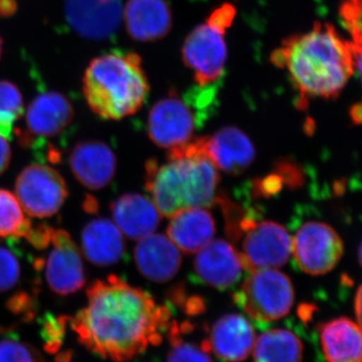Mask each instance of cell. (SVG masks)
<instances>
[{
    "label": "cell",
    "mask_w": 362,
    "mask_h": 362,
    "mask_svg": "<svg viewBox=\"0 0 362 362\" xmlns=\"http://www.w3.org/2000/svg\"><path fill=\"white\" fill-rule=\"evenodd\" d=\"M87 296L71 327L83 345L103 358L129 361L150 344H159L161 333L170 327L168 307L117 276L93 283Z\"/></svg>",
    "instance_id": "6da1fadb"
},
{
    "label": "cell",
    "mask_w": 362,
    "mask_h": 362,
    "mask_svg": "<svg viewBox=\"0 0 362 362\" xmlns=\"http://www.w3.org/2000/svg\"><path fill=\"white\" fill-rule=\"evenodd\" d=\"M271 61L287 71L299 94L298 105L304 108L310 98H337L356 71L350 42L324 23L286 37L272 52Z\"/></svg>",
    "instance_id": "7a4b0ae2"
},
{
    "label": "cell",
    "mask_w": 362,
    "mask_h": 362,
    "mask_svg": "<svg viewBox=\"0 0 362 362\" xmlns=\"http://www.w3.org/2000/svg\"><path fill=\"white\" fill-rule=\"evenodd\" d=\"M220 175L213 162L194 153L185 144L169 149L168 161L151 159L145 164V185L161 216L194 207H209L218 201Z\"/></svg>",
    "instance_id": "3957f363"
},
{
    "label": "cell",
    "mask_w": 362,
    "mask_h": 362,
    "mask_svg": "<svg viewBox=\"0 0 362 362\" xmlns=\"http://www.w3.org/2000/svg\"><path fill=\"white\" fill-rule=\"evenodd\" d=\"M82 90L88 106L97 116L120 120L141 109L149 83L139 54L117 51L90 62Z\"/></svg>",
    "instance_id": "277c9868"
},
{
    "label": "cell",
    "mask_w": 362,
    "mask_h": 362,
    "mask_svg": "<svg viewBox=\"0 0 362 362\" xmlns=\"http://www.w3.org/2000/svg\"><path fill=\"white\" fill-rule=\"evenodd\" d=\"M235 16L237 8L233 4H221L185 39L183 62L194 73L199 87H207L223 76L228 59L226 35Z\"/></svg>",
    "instance_id": "5b68a950"
},
{
    "label": "cell",
    "mask_w": 362,
    "mask_h": 362,
    "mask_svg": "<svg viewBox=\"0 0 362 362\" xmlns=\"http://www.w3.org/2000/svg\"><path fill=\"white\" fill-rule=\"evenodd\" d=\"M74 107L70 100L56 90L37 95L25 113V131L20 134L21 145L30 147L40 160L58 162L61 152L49 140L59 137L73 122Z\"/></svg>",
    "instance_id": "8992f818"
},
{
    "label": "cell",
    "mask_w": 362,
    "mask_h": 362,
    "mask_svg": "<svg viewBox=\"0 0 362 362\" xmlns=\"http://www.w3.org/2000/svg\"><path fill=\"white\" fill-rule=\"evenodd\" d=\"M295 294L291 279L275 269L250 272L233 301L252 320L271 323L289 314Z\"/></svg>",
    "instance_id": "52a82bcc"
},
{
    "label": "cell",
    "mask_w": 362,
    "mask_h": 362,
    "mask_svg": "<svg viewBox=\"0 0 362 362\" xmlns=\"http://www.w3.org/2000/svg\"><path fill=\"white\" fill-rule=\"evenodd\" d=\"M240 240L239 252L247 272L284 266L292 255L291 235L275 221L252 218L243 228Z\"/></svg>",
    "instance_id": "ba28073f"
},
{
    "label": "cell",
    "mask_w": 362,
    "mask_h": 362,
    "mask_svg": "<svg viewBox=\"0 0 362 362\" xmlns=\"http://www.w3.org/2000/svg\"><path fill=\"white\" fill-rule=\"evenodd\" d=\"M343 242L334 228L321 221H309L300 226L292 238L295 263L309 275L332 271L343 255Z\"/></svg>",
    "instance_id": "9c48e42d"
},
{
    "label": "cell",
    "mask_w": 362,
    "mask_h": 362,
    "mask_svg": "<svg viewBox=\"0 0 362 362\" xmlns=\"http://www.w3.org/2000/svg\"><path fill=\"white\" fill-rule=\"evenodd\" d=\"M16 197L26 214L37 218L58 213L68 197L66 181L45 164H32L21 171L16 182Z\"/></svg>",
    "instance_id": "30bf717a"
},
{
    "label": "cell",
    "mask_w": 362,
    "mask_h": 362,
    "mask_svg": "<svg viewBox=\"0 0 362 362\" xmlns=\"http://www.w3.org/2000/svg\"><path fill=\"white\" fill-rule=\"evenodd\" d=\"M202 117L176 93L162 98L149 112L147 133L163 148H173L192 139Z\"/></svg>",
    "instance_id": "8fae6325"
},
{
    "label": "cell",
    "mask_w": 362,
    "mask_h": 362,
    "mask_svg": "<svg viewBox=\"0 0 362 362\" xmlns=\"http://www.w3.org/2000/svg\"><path fill=\"white\" fill-rule=\"evenodd\" d=\"M123 7L121 0H65V18L83 39L99 42L115 35Z\"/></svg>",
    "instance_id": "7c38bea8"
},
{
    "label": "cell",
    "mask_w": 362,
    "mask_h": 362,
    "mask_svg": "<svg viewBox=\"0 0 362 362\" xmlns=\"http://www.w3.org/2000/svg\"><path fill=\"white\" fill-rule=\"evenodd\" d=\"M52 249L45 263V275L52 292L66 296L84 287L85 269L82 256L71 235L64 230H52Z\"/></svg>",
    "instance_id": "4fadbf2b"
},
{
    "label": "cell",
    "mask_w": 362,
    "mask_h": 362,
    "mask_svg": "<svg viewBox=\"0 0 362 362\" xmlns=\"http://www.w3.org/2000/svg\"><path fill=\"white\" fill-rule=\"evenodd\" d=\"M197 144L204 156L216 169L228 175H240L255 160L254 145L239 128L223 127L214 134L197 138Z\"/></svg>",
    "instance_id": "5bb4252c"
},
{
    "label": "cell",
    "mask_w": 362,
    "mask_h": 362,
    "mask_svg": "<svg viewBox=\"0 0 362 362\" xmlns=\"http://www.w3.org/2000/svg\"><path fill=\"white\" fill-rule=\"evenodd\" d=\"M194 270L204 284L226 290L240 280L245 267L240 252L232 244L216 240L197 252Z\"/></svg>",
    "instance_id": "9a60e30c"
},
{
    "label": "cell",
    "mask_w": 362,
    "mask_h": 362,
    "mask_svg": "<svg viewBox=\"0 0 362 362\" xmlns=\"http://www.w3.org/2000/svg\"><path fill=\"white\" fill-rule=\"evenodd\" d=\"M71 173L89 189H101L113 180L117 160L113 150L101 141L78 143L70 154Z\"/></svg>",
    "instance_id": "2e32d148"
},
{
    "label": "cell",
    "mask_w": 362,
    "mask_h": 362,
    "mask_svg": "<svg viewBox=\"0 0 362 362\" xmlns=\"http://www.w3.org/2000/svg\"><path fill=\"white\" fill-rule=\"evenodd\" d=\"M123 21L133 40L150 42L163 39L173 26V13L166 0H128Z\"/></svg>",
    "instance_id": "e0dca14e"
},
{
    "label": "cell",
    "mask_w": 362,
    "mask_h": 362,
    "mask_svg": "<svg viewBox=\"0 0 362 362\" xmlns=\"http://www.w3.org/2000/svg\"><path fill=\"white\" fill-rule=\"evenodd\" d=\"M256 337L251 323L244 316L228 314L218 319L211 327L209 350L228 362L246 361L252 352Z\"/></svg>",
    "instance_id": "ac0fdd59"
},
{
    "label": "cell",
    "mask_w": 362,
    "mask_h": 362,
    "mask_svg": "<svg viewBox=\"0 0 362 362\" xmlns=\"http://www.w3.org/2000/svg\"><path fill=\"white\" fill-rule=\"evenodd\" d=\"M134 257L140 273L156 283L171 280L181 266L180 249L166 235L158 233L139 240Z\"/></svg>",
    "instance_id": "d6986e66"
},
{
    "label": "cell",
    "mask_w": 362,
    "mask_h": 362,
    "mask_svg": "<svg viewBox=\"0 0 362 362\" xmlns=\"http://www.w3.org/2000/svg\"><path fill=\"white\" fill-rule=\"evenodd\" d=\"M115 225L131 240H141L156 232L160 223V213L148 197L126 194L111 206Z\"/></svg>",
    "instance_id": "ffe728a7"
},
{
    "label": "cell",
    "mask_w": 362,
    "mask_h": 362,
    "mask_svg": "<svg viewBox=\"0 0 362 362\" xmlns=\"http://www.w3.org/2000/svg\"><path fill=\"white\" fill-rule=\"evenodd\" d=\"M321 349L327 362H362V328L347 317L318 327Z\"/></svg>",
    "instance_id": "44dd1931"
},
{
    "label": "cell",
    "mask_w": 362,
    "mask_h": 362,
    "mask_svg": "<svg viewBox=\"0 0 362 362\" xmlns=\"http://www.w3.org/2000/svg\"><path fill=\"white\" fill-rule=\"evenodd\" d=\"M170 218L168 238L181 251L197 254L214 239L216 221L204 207L187 209Z\"/></svg>",
    "instance_id": "7402d4cb"
},
{
    "label": "cell",
    "mask_w": 362,
    "mask_h": 362,
    "mask_svg": "<svg viewBox=\"0 0 362 362\" xmlns=\"http://www.w3.org/2000/svg\"><path fill=\"white\" fill-rule=\"evenodd\" d=\"M82 249L86 258L96 266L116 264L125 252L123 233L106 218L90 221L82 232Z\"/></svg>",
    "instance_id": "603a6c76"
},
{
    "label": "cell",
    "mask_w": 362,
    "mask_h": 362,
    "mask_svg": "<svg viewBox=\"0 0 362 362\" xmlns=\"http://www.w3.org/2000/svg\"><path fill=\"white\" fill-rule=\"evenodd\" d=\"M252 354L255 362H301L303 344L291 331L269 330L255 341Z\"/></svg>",
    "instance_id": "cb8c5ba5"
},
{
    "label": "cell",
    "mask_w": 362,
    "mask_h": 362,
    "mask_svg": "<svg viewBox=\"0 0 362 362\" xmlns=\"http://www.w3.org/2000/svg\"><path fill=\"white\" fill-rule=\"evenodd\" d=\"M32 228L18 197L0 189V238L25 237Z\"/></svg>",
    "instance_id": "d4e9b609"
},
{
    "label": "cell",
    "mask_w": 362,
    "mask_h": 362,
    "mask_svg": "<svg viewBox=\"0 0 362 362\" xmlns=\"http://www.w3.org/2000/svg\"><path fill=\"white\" fill-rule=\"evenodd\" d=\"M23 98L18 86L0 80V135L13 138L14 123L23 113Z\"/></svg>",
    "instance_id": "484cf974"
},
{
    "label": "cell",
    "mask_w": 362,
    "mask_h": 362,
    "mask_svg": "<svg viewBox=\"0 0 362 362\" xmlns=\"http://www.w3.org/2000/svg\"><path fill=\"white\" fill-rule=\"evenodd\" d=\"M170 329L171 349L168 362H214L207 351L192 343L185 342L180 337V328L173 323Z\"/></svg>",
    "instance_id": "4316f807"
},
{
    "label": "cell",
    "mask_w": 362,
    "mask_h": 362,
    "mask_svg": "<svg viewBox=\"0 0 362 362\" xmlns=\"http://www.w3.org/2000/svg\"><path fill=\"white\" fill-rule=\"evenodd\" d=\"M0 362H42L39 352L30 345L21 341L16 335L0 338Z\"/></svg>",
    "instance_id": "83f0119b"
},
{
    "label": "cell",
    "mask_w": 362,
    "mask_h": 362,
    "mask_svg": "<svg viewBox=\"0 0 362 362\" xmlns=\"http://www.w3.org/2000/svg\"><path fill=\"white\" fill-rule=\"evenodd\" d=\"M21 264L16 252L0 245V292L11 290L21 278Z\"/></svg>",
    "instance_id": "f1b7e54d"
},
{
    "label": "cell",
    "mask_w": 362,
    "mask_h": 362,
    "mask_svg": "<svg viewBox=\"0 0 362 362\" xmlns=\"http://www.w3.org/2000/svg\"><path fill=\"white\" fill-rule=\"evenodd\" d=\"M340 16L351 35L354 44L362 45V0H344Z\"/></svg>",
    "instance_id": "f546056e"
},
{
    "label": "cell",
    "mask_w": 362,
    "mask_h": 362,
    "mask_svg": "<svg viewBox=\"0 0 362 362\" xmlns=\"http://www.w3.org/2000/svg\"><path fill=\"white\" fill-rule=\"evenodd\" d=\"M11 158V145L6 138L0 135V175L6 170Z\"/></svg>",
    "instance_id": "4dcf8cb0"
},
{
    "label": "cell",
    "mask_w": 362,
    "mask_h": 362,
    "mask_svg": "<svg viewBox=\"0 0 362 362\" xmlns=\"http://www.w3.org/2000/svg\"><path fill=\"white\" fill-rule=\"evenodd\" d=\"M16 11V0H0V18H8Z\"/></svg>",
    "instance_id": "1f68e13d"
},
{
    "label": "cell",
    "mask_w": 362,
    "mask_h": 362,
    "mask_svg": "<svg viewBox=\"0 0 362 362\" xmlns=\"http://www.w3.org/2000/svg\"><path fill=\"white\" fill-rule=\"evenodd\" d=\"M350 47H351L352 54H354V66H356V69L358 71L362 81V45L350 42Z\"/></svg>",
    "instance_id": "d6a6232c"
},
{
    "label": "cell",
    "mask_w": 362,
    "mask_h": 362,
    "mask_svg": "<svg viewBox=\"0 0 362 362\" xmlns=\"http://www.w3.org/2000/svg\"><path fill=\"white\" fill-rule=\"evenodd\" d=\"M354 310L358 325L362 328V284L357 289L356 300H354Z\"/></svg>",
    "instance_id": "836d02e7"
},
{
    "label": "cell",
    "mask_w": 362,
    "mask_h": 362,
    "mask_svg": "<svg viewBox=\"0 0 362 362\" xmlns=\"http://www.w3.org/2000/svg\"><path fill=\"white\" fill-rule=\"evenodd\" d=\"M358 259H359V263H361V265L362 267V242H361V246H359Z\"/></svg>",
    "instance_id": "e575fe53"
},
{
    "label": "cell",
    "mask_w": 362,
    "mask_h": 362,
    "mask_svg": "<svg viewBox=\"0 0 362 362\" xmlns=\"http://www.w3.org/2000/svg\"><path fill=\"white\" fill-rule=\"evenodd\" d=\"M2 52H4V42H2L1 37H0V59H1Z\"/></svg>",
    "instance_id": "d590c367"
}]
</instances>
